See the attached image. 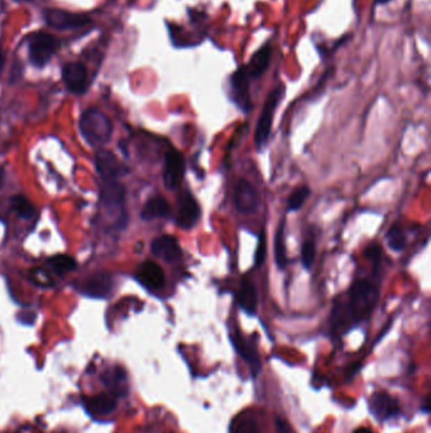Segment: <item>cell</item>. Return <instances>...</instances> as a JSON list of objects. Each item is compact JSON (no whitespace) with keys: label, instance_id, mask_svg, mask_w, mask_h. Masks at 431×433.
<instances>
[{"label":"cell","instance_id":"1","mask_svg":"<svg viewBox=\"0 0 431 433\" xmlns=\"http://www.w3.org/2000/svg\"><path fill=\"white\" fill-rule=\"evenodd\" d=\"M377 297L378 291L371 281L357 280L349 289L348 303L334 307L330 317L332 328L340 331L364 318L373 309Z\"/></svg>","mask_w":431,"mask_h":433},{"label":"cell","instance_id":"2","mask_svg":"<svg viewBox=\"0 0 431 433\" xmlns=\"http://www.w3.org/2000/svg\"><path fill=\"white\" fill-rule=\"evenodd\" d=\"M80 131L90 146L105 145L113 132V126L105 114L99 109L89 108L80 117Z\"/></svg>","mask_w":431,"mask_h":433},{"label":"cell","instance_id":"3","mask_svg":"<svg viewBox=\"0 0 431 433\" xmlns=\"http://www.w3.org/2000/svg\"><path fill=\"white\" fill-rule=\"evenodd\" d=\"M28 60L35 69H43L61 49L56 36L44 31H37L27 37Z\"/></svg>","mask_w":431,"mask_h":433},{"label":"cell","instance_id":"4","mask_svg":"<svg viewBox=\"0 0 431 433\" xmlns=\"http://www.w3.org/2000/svg\"><path fill=\"white\" fill-rule=\"evenodd\" d=\"M285 94H286V86L283 84H278L272 92H269L266 99L260 120L257 122V127H255V142L258 151L264 149L269 142L275 113H276L278 104L285 98Z\"/></svg>","mask_w":431,"mask_h":433},{"label":"cell","instance_id":"5","mask_svg":"<svg viewBox=\"0 0 431 433\" xmlns=\"http://www.w3.org/2000/svg\"><path fill=\"white\" fill-rule=\"evenodd\" d=\"M43 19L51 28L57 31L84 28L92 24V19L84 13L69 12L60 8H46L43 10Z\"/></svg>","mask_w":431,"mask_h":433},{"label":"cell","instance_id":"6","mask_svg":"<svg viewBox=\"0 0 431 433\" xmlns=\"http://www.w3.org/2000/svg\"><path fill=\"white\" fill-rule=\"evenodd\" d=\"M251 75L248 72L246 65L239 66L229 78V97L233 100L234 104L243 111L244 113H248L252 109V100H251Z\"/></svg>","mask_w":431,"mask_h":433},{"label":"cell","instance_id":"7","mask_svg":"<svg viewBox=\"0 0 431 433\" xmlns=\"http://www.w3.org/2000/svg\"><path fill=\"white\" fill-rule=\"evenodd\" d=\"M126 190L118 180H106L101 184V203L109 215L118 218L119 222L126 220L124 213Z\"/></svg>","mask_w":431,"mask_h":433},{"label":"cell","instance_id":"8","mask_svg":"<svg viewBox=\"0 0 431 433\" xmlns=\"http://www.w3.org/2000/svg\"><path fill=\"white\" fill-rule=\"evenodd\" d=\"M201 215V208L195 197L189 190L180 194L177 209V224L183 229H192L198 224Z\"/></svg>","mask_w":431,"mask_h":433},{"label":"cell","instance_id":"9","mask_svg":"<svg viewBox=\"0 0 431 433\" xmlns=\"http://www.w3.org/2000/svg\"><path fill=\"white\" fill-rule=\"evenodd\" d=\"M113 277L106 271H98L92 275L86 277L80 284L78 289L86 297L90 298H105L112 291Z\"/></svg>","mask_w":431,"mask_h":433},{"label":"cell","instance_id":"10","mask_svg":"<svg viewBox=\"0 0 431 433\" xmlns=\"http://www.w3.org/2000/svg\"><path fill=\"white\" fill-rule=\"evenodd\" d=\"M62 80L69 92L74 94H84L89 86V74L85 64L80 61H72L62 66Z\"/></svg>","mask_w":431,"mask_h":433},{"label":"cell","instance_id":"11","mask_svg":"<svg viewBox=\"0 0 431 433\" xmlns=\"http://www.w3.org/2000/svg\"><path fill=\"white\" fill-rule=\"evenodd\" d=\"M234 206L242 214L255 213L260 206V195L255 186L241 179L234 190Z\"/></svg>","mask_w":431,"mask_h":433},{"label":"cell","instance_id":"12","mask_svg":"<svg viewBox=\"0 0 431 433\" xmlns=\"http://www.w3.org/2000/svg\"><path fill=\"white\" fill-rule=\"evenodd\" d=\"M185 175L184 156L176 151L170 149L164 156L163 183L167 189H176L181 184Z\"/></svg>","mask_w":431,"mask_h":433},{"label":"cell","instance_id":"13","mask_svg":"<svg viewBox=\"0 0 431 433\" xmlns=\"http://www.w3.org/2000/svg\"><path fill=\"white\" fill-rule=\"evenodd\" d=\"M83 405L86 412L92 417H104L112 414L117 409L118 397L114 395L113 393L106 391L98 395L84 398Z\"/></svg>","mask_w":431,"mask_h":433},{"label":"cell","instance_id":"14","mask_svg":"<svg viewBox=\"0 0 431 433\" xmlns=\"http://www.w3.org/2000/svg\"><path fill=\"white\" fill-rule=\"evenodd\" d=\"M151 252L166 263H176L183 257V250L174 236H161L151 243Z\"/></svg>","mask_w":431,"mask_h":433},{"label":"cell","instance_id":"15","mask_svg":"<svg viewBox=\"0 0 431 433\" xmlns=\"http://www.w3.org/2000/svg\"><path fill=\"white\" fill-rule=\"evenodd\" d=\"M135 279L149 291H160L164 285V272L155 261L142 263L135 271Z\"/></svg>","mask_w":431,"mask_h":433},{"label":"cell","instance_id":"16","mask_svg":"<svg viewBox=\"0 0 431 433\" xmlns=\"http://www.w3.org/2000/svg\"><path fill=\"white\" fill-rule=\"evenodd\" d=\"M369 409L378 420H387L400 413L396 398L387 393H375L369 400Z\"/></svg>","mask_w":431,"mask_h":433},{"label":"cell","instance_id":"17","mask_svg":"<svg viewBox=\"0 0 431 433\" xmlns=\"http://www.w3.org/2000/svg\"><path fill=\"white\" fill-rule=\"evenodd\" d=\"M95 163H96V170L99 172L101 181L118 180V178L124 172V166L119 163V160L117 158L113 152L106 151V149L98 152Z\"/></svg>","mask_w":431,"mask_h":433},{"label":"cell","instance_id":"18","mask_svg":"<svg viewBox=\"0 0 431 433\" xmlns=\"http://www.w3.org/2000/svg\"><path fill=\"white\" fill-rule=\"evenodd\" d=\"M230 341L233 343L234 348L237 350L238 355L247 362L248 366L252 370L253 377H255L261 370V359L258 355V351L252 342L244 338L239 332L230 334Z\"/></svg>","mask_w":431,"mask_h":433},{"label":"cell","instance_id":"19","mask_svg":"<svg viewBox=\"0 0 431 433\" xmlns=\"http://www.w3.org/2000/svg\"><path fill=\"white\" fill-rule=\"evenodd\" d=\"M101 382L105 385L106 391L113 393L117 397H124L128 393V377L126 370L121 366H114L101 377Z\"/></svg>","mask_w":431,"mask_h":433},{"label":"cell","instance_id":"20","mask_svg":"<svg viewBox=\"0 0 431 433\" xmlns=\"http://www.w3.org/2000/svg\"><path fill=\"white\" fill-rule=\"evenodd\" d=\"M271 56H272V44L269 41L255 51L253 56L251 57L249 63L246 64L251 78L255 80L263 76V74L269 70Z\"/></svg>","mask_w":431,"mask_h":433},{"label":"cell","instance_id":"21","mask_svg":"<svg viewBox=\"0 0 431 433\" xmlns=\"http://www.w3.org/2000/svg\"><path fill=\"white\" fill-rule=\"evenodd\" d=\"M237 303L242 311L247 313L248 316H255L257 308H258V295L255 291V285L249 280H243L238 295H237Z\"/></svg>","mask_w":431,"mask_h":433},{"label":"cell","instance_id":"22","mask_svg":"<svg viewBox=\"0 0 431 433\" xmlns=\"http://www.w3.org/2000/svg\"><path fill=\"white\" fill-rule=\"evenodd\" d=\"M171 214L170 203L163 197H153L143 206L142 220H152L155 218H166Z\"/></svg>","mask_w":431,"mask_h":433},{"label":"cell","instance_id":"23","mask_svg":"<svg viewBox=\"0 0 431 433\" xmlns=\"http://www.w3.org/2000/svg\"><path fill=\"white\" fill-rule=\"evenodd\" d=\"M285 224L286 220L282 218L277 227L276 235H275V261H276L278 270H285L287 266V256H286V243H285Z\"/></svg>","mask_w":431,"mask_h":433},{"label":"cell","instance_id":"24","mask_svg":"<svg viewBox=\"0 0 431 433\" xmlns=\"http://www.w3.org/2000/svg\"><path fill=\"white\" fill-rule=\"evenodd\" d=\"M230 433H260L258 423L255 416L249 413H242L233 419L230 425Z\"/></svg>","mask_w":431,"mask_h":433},{"label":"cell","instance_id":"25","mask_svg":"<svg viewBox=\"0 0 431 433\" xmlns=\"http://www.w3.org/2000/svg\"><path fill=\"white\" fill-rule=\"evenodd\" d=\"M47 265L51 270L53 271L57 275H65L70 271H74L78 266L76 260L69 255H56L52 256L49 259Z\"/></svg>","mask_w":431,"mask_h":433},{"label":"cell","instance_id":"26","mask_svg":"<svg viewBox=\"0 0 431 433\" xmlns=\"http://www.w3.org/2000/svg\"><path fill=\"white\" fill-rule=\"evenodd\" d=\"M10 206L13 212L24 220L35 218V209L33 204L24 195H15L10 200Z\"/></svg>","mask_w":431,"mask_h":433},{"label":"cell","instance_id":"27","mask_svg":"<svg viewBox=\"0 0 431 433\" xmlns=\"http://www.w3.org/2000/svg\"><path fill=\"white\" fill-rule=\"evenodd\" d=\"M386 241L389 249L395 252H401L406 247V236L400 224H394L386 234Z\"/></svg>","mask_w":431,"mask_h":433},{"label":"cell","instance_id":"28","mask_svg":"<svg viewBox=\"0 0 431 433\" xmlns=\"http://www.w3.org/2000/svg\"><path fill=\"white\" fill-rule=\"evenodd\" d=\"M311 190L309 186H298L294 192L291 193L289 200H287V212L294 213L298 209H301L305 204V202L310 197Z\"/></svg>","mask_w":431,"mask_h":433},{"label":"cell","instance_id":"29","mask_svg":"<svg viewBox=\"0 0 431 433\" xmlns=\"http://www.w3.org/2000/svg\"><path fill=\"white\" fill-rule=\"evenodd\" d=\"M316 256V243L314 238H307L301 247V263L306 270H310Z\"/></svg>","mask_w":431,"mask_h":433},{"label":"cell","instance_id":"30","mask_svg":"<svg viewBox=\"0 0 431 433\" xmlns=\"http://www.w3.org/2000/svg\"><path fill=\"white\" fill-rule=\"evenodd\" d=\"M264 237H266L264 232H262L260 240H258V245H257V250H255V268H261L264 263V259H266V238Z\"/></svg>","mask_w":431,"mask_h":433},{"label":"cell","instance_id":"31","mask_svg":"<svg viewBox=\"0 0 431 433\" xmlns=\"http://www.w3.org/2000/svg\"><path fill=\"white\" fill-rule=\"evenodd\" d=\"M31 277H32V280L37 285H41V286H51V285H53V281L51 280L50 275L46 271L42 270V269H35V270L32 271Z\"/></svg>","mask_w":431,"mask_h":433},{"label":"cell","instance_id":"32","mask_svg":"<svg viewBox=\"0 0 431 433\" xmlns=\"http://www.w3.org/2000/svg\"><path fill=\"white\" fill-rule=\"evenodd\" d=\"M366 256H367L368 260H371V263H373L375 268H378V265L381 263V249L378 245L373 243V245L368 246Z\"/></svg>","mask_w":431,"mask_h":433},{"label":"cell","instance_id":"33","mask_svg":"<svg viewBox=\"0 0 431 433\" xmlns=\"http://www.w3.org/2000/svg\"><path fill=\"white\" fill-rule=\"evenodd\" d=\"M276 428L278 433H295L292 427L289 425V422H286L285 419L276 417Z\"/></svg>","mask_w":431,"mask_h":433},{"label":"cell","instance_id":"34","mask_svg":"<svg viewBox=\"0 0 431 433\" xmlns=\"http://www.w3.org/2000/svg\"><path fill=\"white\" fill-rule=\"evenodd\" d=\"M21 317L22 322H23V323H26V325H32V323L35 322V316L33 313H28V314L22 313Z\"/></svg>","mask_w":431,"mask_h":433},{"label":"cell","instance_id":"35","mask_svg":"<svg viewBox=\"0 0 431 433\" xmlns=\"http://www.w3.org/2000/svg\"><path fill=\"white\" fill-rule=\"evenodd\" d=\"M4 66H6V55L3 51L0 50V74L4 70Z\"/></svg>","mask_w":431,"mask_h":433},{"label":"cell","instance_id":"36","mask_svg":"<svg viewBox=\"0 0 431 433\" xmlns=\"http://www.w3.org/2000/svg\"><path fill=\"white\" fill-rule=\"evenodd\" d=\"M353 433H373L367 427H361V428H357Z\"/></svg>","mask_w":431,"mask_h":433},{"label":"cell","instance_id":"37","mask_svg":"<svg viewBox=\"0 0 431 433\" xmlns=\"http://www.w3.org/2000/svg\"><path fill=\"white\" fill-rule=\"evenodd\" d=\"M425 411H426V412H429V405H430V397H429V395H428V397H426V399H425Z\"/></svg>","mask_w":431,"mask_h":433},{"label":"cell","instance_id":"38","mask_svg":"<svg viewBox=\"0 0 431 433\" xmlns=\"http://www.w3.org/2000/svg\"><path fill=\"white\" fill-rule=\"evenodd\" d=\"M389 1H391V0H375V6H383V4H387Z\"/></svg>","mask_w":431,"mask_h":433},{"label":"cell","instance_id":"39","mask_svg":"<svg viewBox=\"0 0 431 433\" xmlns=\"http://www.w3.org/2000/svg\"><path fill=\"white\" fill-rule=\"evenodd\" d=\"M18 1H29L31 3V1H35V0H18Z\"/></svg>","mask_w":431,"mask_h":433}]
</instances>
